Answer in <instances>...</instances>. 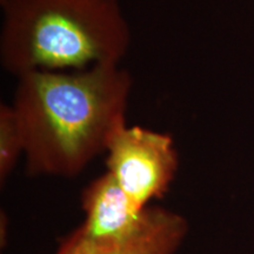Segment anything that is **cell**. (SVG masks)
<instances>
[{
	"mask_svg": "<svg viewBox=\"0 0 254 254\" xmlns=\"http://www.w3.org/2000/svg\"><path fill=\"white\" fill-rule=\"evenodd\" d=\"M106 166L133 206L144 211L168 192L179 158L170 134L126 124L107 145Z\"/></svg>",
	"mask_w": 254,
	"mask_h": 254,
	"instance_id": "3",
	"label": "cell"
},
{
	"mask_svg": "<svg viewBox=\"0 0 254 254\" xmlns=\"http://www.w3.org/2000/svg\"><path fill=\"white\" fill-rule=\"evenodd\" d=\"M0 63L15 77L120 65L131 28L119 0H1Z\"/></svg>",
	"mask_w": 254,
	"mask_h": 254,
	"instance_id": "2",
	"label": "cell"
},
{
	"mask_svg": "<svg viewBox=\"0 0 254 254\" xmlns=\"http://www.w3.org/2000/svg\"><path fill=\"white\" fill-rule=\"evenodd\" d=\"M24 154V139L11 104L0 105V184L4 186Z\"/></svg>",
	"mask_w": 254,
	"mask_h": 254,
	"instance_id": "6",
	"label": "cell"
},
{
	"mask_svg": "<svg viewBox=\"0 0 254 254\" xmlns=\"http://www.w3.org/2000/svg\"><path fill=\"white\" fill-rule=\"evenodd\" d=\"M82 233L101 244H120L140 230L145 212L136 209L109 172L95 178L81 193Z\"/></svg>",
	"mask_w": 254,
	"mask_h": 254,
	"instance_id": "4",
	"label": "cell"
},
{
	"mask_svg": "<svg viewBox=\"0 0 254 254\" xmlns=\"http://www.w3.org/2000/svg\"><path fill=\"white\" fill-rule=\"evenodd\" d=\"M185 218L161 207H147L140 230L120 244H101L77 228L57 254H174L185 239Z\"/></svg>",
	"mask_w": 254,
	"mask_h": 254,
	"instance_id": "5",
	"label": "cell"
},
{
	"mask_svg": "<svg viewBox=\"0 0 254 254\" xmlns=\"http://www.w3.org/2000/svg\"><path fill=\"white\" fill-rule=\"evenodd\" d=\"M132 77L120 65L18 77L12 107L30 176L73 178L126 125Z\"/></svg>",
	"mask_w": 254,
	"mask_h": 254,
	"instance_id": "1",
	"label": "cell"
}]
</instances>
